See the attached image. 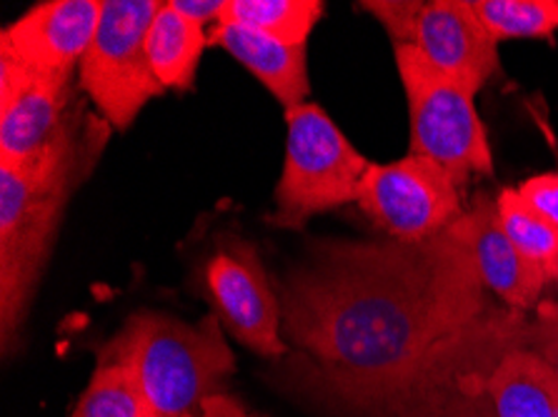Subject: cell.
Returning a JSON list of instances; mask_svg holds the SVG:
<instances>
[{"label": "cell", "instance_id": "7c38bea8", "mask_svg": "<svg viewBox=\"0 0 558 417\" xmlns=\"http://www.w3.org/2000/svg\"><path fill=\"white\" fill-rule=\"evenodd\" d=\"M473 258L486 291L501 297L506 308L526 315L536 310L548 283L546 268L523 255L498 220L496 198L478 193L466 210Z\"/></svg>", "mask_w": 558, "mask_h": 417}, {"label": "cell", "instance_id": "52a82bcc", "mask_svg": "<svg viewBox=\"0 0 558 417\" xmlns=\"http://www.w3.org/2000/svg\"><path fill=\"white\" fill-rule=\"evenodd\" d=\"M163 0H106L100 25L78 65L81 88L113 131H129L166 88L148 61L146 38Z\"/></svg>", "mask_w": 558, "mask_h": 417}, {"label": "cell", "instance_id": "6da1fadb", "mask_svg": "<svg viewBox=\"0 0 558 417\" xmlns=\"http://www.w3.org/2000/svg\"><path fill=\"white\" fill-rule=\"evenodd\" d=\"M306 388L366 415L492 305L466 212L421 243L318 241L276 280Z\"/></svg>", "mask_w": 558, "mask_h": 417}, {"label": "cell", "instance_id": "ba28073f", "mask_svg": "<svg viewBox=\"0 0 558 417\" xmlns=\"http://www.w3.org/2000/svg\"><path fill=\"white\" fill-rule=\"evenodd\" d=\"M393 46H413L446 78L473 96L501 68L498 42L473 15L469 0H363Z\"/></svg>", "mask_w": 558, "mask_h": 417}, {"label": "cell", "instance_id": "d4e9b609", "mask_svg": "<svg viewBox=\"0 0 558 417\" xmlns=\"http://www.w3.org/2000/svg\"><path fill=\"white\" fill-rule=\"evenodd\" d=\"M546 278H548V283L558 285V253L554 255V260L546 266Z\"/></svg>", "mask_w": 558, "mask_h": 417}, {"label": "cell", "instance_id": "5bb4252c", "mask_svg": "<svg viewBox=\"0 0 558 417\" xmlns=\"http://www.w3.org/2000/svg\"><path fill=\"white\" fill-rule=\"evenodd\" d=\"M208 46L233 56L286 110L306 103L311 93L306 46H283L258 30L223 23L210 28Z\"/></svg>", "mask_w": 558, "mask_h": 417}, {"label": "cell", "instance_id": "277c9868", "mask_svg": "<svg viewBox=\"0 0 558 417\" xmlns=\"http://www.w3.org/2000/svg\"><path fill=\"white\" fill-rule=\"evenodd\" d=\"M526 315L488 308L366 417H496L492 378L515 347H526Z\"/></svg>", "mask_w": 558, "mask_h": 417}, {"label": "cell", "instance_id": "2e32d148", "mask_svg": "<svg viewBox=\"0 0 558 417\" xmlns=\"http://www.w3.org/2000/svg\"><path fill=\"white\" fill-rule=\"evenodd\" d=\"M206 48V28L185 21L171 3H163L146 38L148 61L160 85L166 90H191L196 85L198 63Z\"/></svg>", "mask_w": 558, "mask_h": 417}, {"label": "cell", "instance_id": "cb8c5ba5", "mask_svg": "<svg viewBox=\"0 0 558 417\" xmlns=\"http://www.w3.org/2000/svg\"><path fill=\"white\" fill-rule=\"evenodd\" d=\"M171 5L179 11L185 21L206 25V23H218L223 13L226 0H171Z\"/></svg>", "mask_w": 558, "mask_h": 417}, {"label": "cell", "instance_id": "ac0fdd59", "mask_svg": "<svg viewBox=\"0 0 558 417\" xmlns=\"http://www.w3.org/2000/svg\"><path fill=\"white\" fill-rule=\"evenodd\" d=\"M471 11L496 42L551 38L558 30V0H469Z\"/></svg>", "mask_w": 558, "mask_h": 417}, {"label": "cell", "instance_id": "9a60e30c", "mask_svg": "<svg viewBox=\"0 0 558 417\" xmlns=\"http://www.w3.org/2000/svg\"><path fill=\"white\" fill-rule=\"evenodd\" d=\"M496 417H558V378L526 347H515L492 378Z\"/></svg>", "mask_w": 558, "mask_h": 417}, {"label": "cell", "instance_id": "603a6c76", "mask_svg": "<svg viewBox=\"0 0 558 417\" xmlns=\"http://www.w3.org/2000/svg\"><path fill=\"white\" fill-rule=\"evenodd\" d=\"M189 417H264V415L251 413L239 397L218 393V395H210L206 403H203L198 410Z\"/></svg>", "mask_w": 558, "mask_h": 417}, {"label": "cell", "instance_id": "ffe728a7", "mask_svg": "<svg viewBox=\"0 0 558 417\" xmlns=\"http://www.w3.org/2000/svg\"><path fill=\"white\" fill-rule=\"evenodd\" d=\"M496 210L504 233L515 248L546 268L558 253V228L538 216L515 188H504L496 195Z\"/></svg>", "mask_w": 558, "mask_h": 417}, {"label": "cell", "instance_id": "7a4b0ae2", "mask_svg": "<svg viewBox=\"0 0 558 417\" xmlns=\"http://www.w3.org/2000/svg\"><path fill=\"white\" fill-rule=\"evenodd\" d=\"M98 146L83 138L78 115L21 168H0V335L11 353L31 310L40 272L53 250L58 223Z\"/></svg>", "mask_w": 558, "mask_h": 417}, {"label": "cell", "instance_id": "3957f363", "mask_svg": "<svg viewBox=\"0 0 558 417\" xmlns=\"http://www.w3.org/2000/svg\"><path fill=\"white\" fill-rule=\"evenodd\" d=\"M98 360L123 363L138 382L148 417H189L210 395L223 393L235 355L216 315L198 326L163 312H135Z\"/></svg>", "mask_w": 558, "mask_h": 417}, {"label": "cell", "instance_id": "d6986e66", "mask_svg": "<svg viewBox=\"0 0 558 417\" xmlns=\"http://www.w3.org/2000/svg\"><path fill=\"white\" fill-rule=\"evenodd\" d=\"M71 417H148L146 400L123 363L98 360Z\"/></svg>", "mask_w": 558, "mask_h": 417}, {"label": "cell", "instance_id": "4fadbf2b", "mask_svg": "<svg viewBox=\"0 0 558 417\" xmlns=\"http://www.w3.org/2000/svg\"><path fill=\"white\" fill-rule=\"evenodd\" d=\"M71 75L36 73L19 98L0 108V168L38 158L71 121Z\"/></svg>", "mask_w": 558, "mask_h": 417}, {"label": "cell", "instance_id": "8fae6325", "mask_svg": "<svg viewBox=\"0 0 558 417\" xmlns=\"http://www.w3.org/2000/svg\"><path fill=\"white\" fill-rule=\"evenodd\" d=\"M106 0H48L0 33V46L36 73H73L88 53Z\"/></svg>", "mask_w": 558, "mask_h": 417}, {"label": "cell", "instance_id": "30bf717a", "mask_svg": "<svg viewBox=\"0 0 558 417\" xmlns=\"http://www.w3.org/2000/svg\"><path fill=\"white\" fill-rule=\"evenodd\" d=\"M203 293L221 326L243 347L264 357L289 353L281 301L251 243L231 237L210 255L203 266Z\"/></svg>", "mask_w": 558, "mask_h": 417}, {"label": "cell", "instance_id": "9c48e42d", "mask_svg": "<svg viewBox=\"0 0 558 417\" xmlns=\"http://www.w3.org/2000/svg\"><path fill=\"white\" fill-rule=\"evenodd\" d=\"M461 195L448 170L409 152L393 163L368 165L356 203L393 241L421 243L466 212Z\"/></svg>", "mask_w": 558, "mask_h": 417}, {"label": "cell", "instance_id": "8992f818", "mask_svg": "<svg viewBox=\"0 0 558 417\" xmlns=\"http://www.w3.org/2000/svg\"><path fill=\"white\" fill-rule=\"evenodd\" d=\"M411 115V152L451 173L461 193L473 175H492L494 156L473 93L438 73L413 46H396Z\"/></svg>", "mask_w": 558, "mask_h": 417}, {"label": "cell", "instance_id": "44dd1931", "mask_svg": "<svg viewBox=\"0 0 558 417\" xmlns=\"http://www.w3.org/2000/svg\"><path fill=\"white\" fill-rule=\"evenodd\" d=\"M526 351L538 355L558 378V301H541L526 326Z\"/></svg>", "mask_w": 558, "mask_h": 417}, {"label": "cell", "instance_id": "e0dca14e", "mask_svg": "<svg viewBox=\"0 0 558 417\" xmlns=\"http://www.w3.org/2000/svg\"><path fill=\"white\" fill-rule=\"evenodd\" d=\"M324 8L320 0H226L218 23L243 25L283 46H306Z\"/></svg>", "mask_w": 558, "mask_h": 417}, {"label": "cell", "instance_id": "7402d4cb", "mask_svg": "<svg viewBox=\"0 0 558 417\" xmlns=\"http://www.w3.org/2000/svg\"><path fill=\"white\" fill-rule=\"evenodd\" d=\"M521 198L558 228V173H541L529 177L519 188Z\"/></svg>", "mask_w": 558, "mask_h": 417}, {"label": "cell", "instance_id": "5b68a950", "mask_svg": "<svg viewBox=\"0 0 558 417\" xmlns=\"http://www.w3.org/2000/svg\"><path fill=\"white\" fill-rule=\"evenodd\" d=\"M286 160L270 223L299 230L313 216L356 203L371 163L318 103L286 110Z\"/></svg>", "mask_w": 558, "mask_h": 417}]
</instances>
